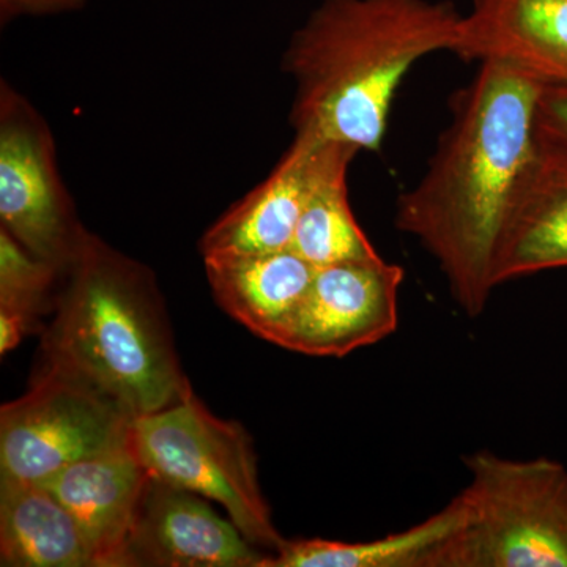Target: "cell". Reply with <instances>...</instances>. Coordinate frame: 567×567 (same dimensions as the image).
<instances>
[{"mask_svg":"<svg viewBox=\"0 0 567 567\" xmlns=\"http://www.w3.org/2000/svg\"><path fill=\"white\" fill-rule=\"evenodd\" d=\"M0 566L95 567L76 518L43 484L0 477Z\"/></svg>","mask_w":567,"mask_h":567,"instance_id":"obj_15","label":"cell"},{"mask_svg":"<svg viewBox=\"0 0 567 567\" xmlns=\"http://www.w3.org/2000/svg\"><path fill=\"white\" fill-rule=\"evenodd\" d=\"M91 0H0V25L21 18L55 17L84 9Z\"/></svg>","mask_w":567,"mask_h":567,"instance_id":"obj_19","label":"cell"},{"mask_svg":"<svg viewBox=\"0 0 567 567\" xmlns=\"http://www.w3.org/2000/svg\"><path fill=\"white\" fill-rule=\"evenodd\" d=\"M151 476L132 439L128 445L81 458L41 484L76 518L95 567H126V548Z\"/></svg>","mask_w":567,"mask_h":567,"instance_id":"obj_11","label":"cell"},{"mask_svg":"<svg viewBox=\"0 0 567 567\" xmlns=\"http://www.w3.org/2000/svg\"><path fill=\"white\" fill-rule=\"evenodd\" d=\"M461 522L435 567H567V468L554 458H464Z\"/></svg>","mask_w":567,"mask_h":567,"instance_id":"obj_4","label":"cell"},{"mask_svg":"<svg viewBox=\"0 0 567 567\" xmlns=\"http://www.w3.org/2000/svg\"><path fill=\"white\" fill-rule=\"evenodd\" d=\"M0 229L62 274L87 229L62 181L47 118L0 81Z\"/></svg>","mask_w":567,"mask_h":567,"instance_id":"obj_7","label":"cell"},{"mask_svg":"<svg viewBox=\"0 0 567 567\" xmlns=\"http://www.w3.org/2000/svg\"><path fill=\"white\" fill-rule=\"evenodd\" d=\"M462 14L450 0H322L282 55L293 133L379 152L406 73L453 52Z\"/></svg>","mask_w":567,"mask_h":567,"instance_id":"obj_2","label":"cell"},{"mask_svg":"<svg viewBox=\"0 0 567 567\" xmlns=\"http://www.w3.org/2000/svg\"><path fill=\"white\" fill-rule=\"evenodd\" d=\"M453 52L567 85V0H473Z\"/></svg>","mask_w":567,"mask_h":567,"instance_id":"obj_12","label":"cell"},{"mask_svg":"<svg viewBox=\"0 0 567 567\" xmlns=\"http://www.w3.org/2000/svg\"><path fill=\"white\" fill-rule=\"evenodd\" d=\"M134 421L110 395L43 364L28 393L0 410V477L44 483L81 458L132 443Z\"/></svg>","mask_w":567,"mask_h":567,"instance_id":"obj_6","label":"cell"},{"mask_svg":"<svg viewBox=\"0 0 567 567\" xmlns=\"http://www.w3.org/2000/svg\"><path fill=\"white\" fill-rule=\"evenodd\" d=\"M61 284L43 364L110 395L136 420L193 391L151 268L87 230Z\"/></svg>","mask_w":567,"mask_h":567,"instance_id":"obj_3","label":"cell"},{"mask_svg":"<svg viewBox=\"0 0 567 567\" xmlns=\"http://www.w3.org/2000/svg\"><path fill=\"white\" fill-rule=\"evenodd\" d=\"M461 522L456 496L415 527L364 543L286 539L264 567H435L440 550Z\"/></svg>","mask_w":567,"mask_h":567,"instance_id":"obj_17","label":"cell"},{"mask_svg":"<svg viewBox=\"0 0 567 567\" xmlns=\"http://www.w3.org/2000/svg\"><path fill=\"white\" fill-rule=\"evenodd\" d=\"M328 142L295 134L268 177L205 230L203 257L290 249Z\"/></svg>","mask_w":567,"mask_h":567,"instance_id":"obj_13","label":"cell"},{"mask_svg":"<svg viewBox=\"0 0 567 567\" xmlns=\"http://www.w3.org/2000/svg\"><path fill=\"white\" fill-rule=\"evenodd\" d=\"M270 557L233 520L219 517L204 496L151 476L126 548V567H264Z\"/></svg>","mask_w":567,"mask_h":567,"instance_id":"obj_9","label":"cell"},{"mask_svg":"<svg viewBox=\"0 0 567 567\" xmlns=\"http://www.w3.org/2000/svg\"><path fill=\"white\" fill-rule=\"evenodd\" d=\"M480 65L454 96L427 169L399 196L394 215L395 227L434 257L470 317L483 315L495 289L496 238L535 148L544 85L503 63Z\"/></svg>","mask_w":567,"mask_h":567,"instance_id":"obj_1","label":"cell"},{"mask_svg":"<svg viewBox=\"0 0 567 567\" xmlns=\"http://www.w3.org/2000/svg\"><path fill=\"white\" fill-rule=\"evenodd\" d=\"M216 303L271 344H281L317 268L292 249L204 257Z\"/></svg>","mask_w":567,"mask_h":567,"instance_id":"obj_14","label":"cell"},{"mask_svg":"<svg viewBox=\"0 0 567 567\" xmlns=\"http://www.w3.org/2000/svg\"><path fill=\"white\" fill-rule=\"evenodd\" d=\"M133 446L152 476L219 503L252 546L276 554L284 537L260 491L251 439L189 391L177 404L137 417Z\"/></svg>","mask_w":567,"mask_h":567,"instance_id":"obj_5","label":"cell"},{"mask_svg":"<svg viewBox=\"0 0 567 567\" xmlns=\"http://www.w3.org/2000/svg\"><path fill=\"white\" fill-rule=\"evenodd\" d=\"M405 271L382 256L317 268L282 349L342 358L394 333Z\"/></svg>","mask_w":567,"mask_h":567,"instance_id":"obj_8","label":"cell"},{"mask_svg":"<svg viewBox=\"0 0 567 567\" xmlns=\"http://www.w3.org/2000/svg\"><path fill=\"white\" fill-rule=\"evenodd\" d=\"M537 126L567 144V85H543L537 103Z\"/></svg>","mask_w":567,"mask_h":567,"instance_id":"obj_20","label":"cell"},{"mask_svg":"<svg viewBox=\"0 0 567 567\" xmlns=\"http://www.w3.org/2000/svg\"><path fill=\"white\" fill-rule=\"evenodd\" d=\"M62 271L37 259L7 230L0 229V353L6 357L40 327L54 306Z\"/></svg>","mask_w":567,"mask_h":567,"instance_id":"obj_18","label":"cell"},{"mask_svg":"<svg viewBox=\"0 0 567 567\" xmlns=\"http://www.w3.org/2000/svg\"><path fill=\"white\" fill-rule=\"evenodd\" d=\"M567 267V144L537 126L496 238L492 282Z\"/></svg>","mask_w":567,"mask_h":567,"instance_id":"obj_10","label":"cell"},{"mask_svg":"<svg viewBox=\"0 0 567 567\" xmlns=\"http://www.w3.org/2000/svg\"><path fill=\"white\" fill-rule=\"evenodd\" d=\"M360 151L328 142L319 173L295 229L290 249L316 268L380 257L354 218L349 199L350 164Z\"/></svg>","mask_w":567,"mask_h":567,"instance_id":"obj_16","label":"cell"}]
</instances>
